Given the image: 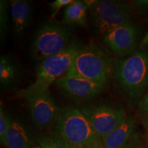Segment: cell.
<instances>
[{
    "instance_id": "30bf717a",
    "label": "cell",
    "mask_w": 148,
    "mask_h": 148,
    "mask_svg": "<svg viewBox=\"0 0 148 148\" xmlns=\"http://www.w3.org/2000/svg\"><path fill=\"white\" fill-rule=\"evenodd\" d=\"M138 30L132 23L116 27L103 36V42L116 56H125L135 49Z\"/></svg>"
},
{
    "instance_id": "5bb4252c",
    "label": "cell",
    "mask_w": 148,
    "mask_h": 148,
    "mask_svg": "<svg viewBox=\"0 0 148 148\" xmlns=\"http://www.w3.org/2000/svg\"><path fill=\"white\" fill-rule=\"evenodd\" d=\"M34 145L30 135L18 120L10 118L5 146L6 148H30Z\"/></svg>"
},
{
    "instance_id": "d6986e66",
    "label": "cell",
    "mask_w": 148,
    "mask_h": 148,
    "mask_svg": "<svg viewBox=\"0 0 148 148\" xmlns=\"http://www.w3.org/2000/svg\"><path fill=\"white\" fill-rule=\"evenodd\" d=\"M123 148H148V137L141 133H134Z\"/></svg>"
},
{
    "instance_id": "3957f363",
    "label": "cell",
    "mask_w": 148,
    "mask_h": 148,
    "mask_svg": "<svg viewBox=\"0 0 148 148\" xmlns=\"http://www.w3.org/2000/svg\"><path fill=\"white\" fill-rule=\"evenodd\" d=\"M115 77L130 98L136 99L148 86V51H136L116 64Z\"/></svg>"
},
{
    "instance_id": "7402d4cb",
    "label": "cell",
    "mask_w": 148,
    "mask_h": 148,
    "mask_svg": "<svg viewBox=\"0 0 148 148\" xmlns=\"http://www.w3.org/2000/svg\"><path fill=\"white\" fill-rule=\"evenodd\" d=\"M134 3L138 10L148 12V0H137L134 1Z\"/></svg>"
},
{
    "instance_id": "52a82bcc",
    "label": "cell",
    "mask_w": 148,
    "mask_h": 148,
    "mask_svg": "<svg viewBox=\"0 0 148 148\" xmlns=\"http://www.w3.org/2000/svg\"><path fill=\"white\" fill-rule=\"evenodd\" d=\"M80 110L87 117L97 136L101 139L110 134L125 118L123 108L108 105L90 106L82 108Z\"/></svg>"
},
{
    "instance_id": "603a6c76",
    "label": "cell",
    "mask_w": 148,
    "mask_h": 148,
    "mask_svg": "<svg viewBox=\"0 0 148 148\" xmlns=\"http://www.w3.org/2000/svg\"><path fill=\"white\" fill-rule=\"evenodd\" d=\"M86 148H106L101 138L97 137Z\"/></svg>"
},
{
    "instance_id": "8fae6325",
    "label": "cell",
    "mask_w": 148,
    "mask_h": 148,
    "mask_svg": "<svg viewBox=\"0 0 148 148\" xmlns=\"http://www.w3.org/2000/svg\"><path fill=\"white\" fill-rule=\"evenodd\" d=\"M10 5L14 34L20 38L25 34L32 20V3L26 0H12Z\"/></svg>"
},
{
    "instance_id": "44dd1931",
    "label": "cell",
    "mask_w": 148,
    "mask_h": 148,
    "mask_svg": "<svg viewBox=\"0 0 148 148\" xmlns=\"http://www.w3.org/2000/svg\"><path fill=\"white\" fill-rule=\"evenodd\" d=\"M74 1H75V0H56V1L50 3L51 16L54 17L61 8L64 6H67V5L73 3Z\"/></svg>"
},
{
    "instance_id": "e0dca14e",
    "label": "cell",
    "mask_w": 148,
    "mask_h": 148,
    "mask_svg": "<svg viewBox=\"0 0 148 148\" xmlns=\"http://www.w3.org/2000/svg\"><path fill=\"white\" fill-rule=\"evenodd\" d=\"M9 4L10 3L6 0L0 1V36L1 41L5 40L8 30Z\"/></svg>"
},
{
    "instance_id": "8992f818",
    "label": "cell",
    "mask_w": 148,
    "mask_h": 148,
    "mask_svg": "<svg viewBox=\"0 0 148 148\" xmlns=\"http://www.w3.org/2000/svg\"><path fill=\"white\" fill-rule=\"evenodd\" d=\"M89 10L95 32L103 36L116 27L131 23L133 15L132 5L120 1H95Z\"/></svg>"
},
{
    "instance_id": "5b68a950",
    "label": "cell",
    "mask_w": 148,
    "mask_h": 148,
    "mask_svg": "<svg viewBox=\"0 0 148 148\" xmlns=\"http://www.w3.org/2000/svg\"><path fill=\"white\" fill-rule=\"evenodd\" d=\"M70 25L51 21L38 29L31 44V56L37 62L62 52L71 43Z\"/></svg>"
},
{
    "instance_id": "9c48e42d",
    "label": "cell",
    "mask_w": 148,
    "mask_h": 148,
    "mask_svg": "<svg viewBox=\"0 0 148 148\" xmlns=\"http://www.w3.org/2000/svg\"><path fill=\"white\" fill-rule=\"evenodd\" d=\"M55 84L69 95L80 99L96 97L104 87V85L69 71L56 81Z\"/></svg>"
},
{
    "instance_id": "9a60e30c",
    "label": "cell",
    "mask_w": 148,
    "mask_h": 148,
    "mask_svg": "<svg viewBox=\"0 0 148 148\" xmlns=\"http://www.w3.org/2000/svg\"><path fill=\"white\" fill-rule=\"evenodd\" d=\"M90 6L86 1H75L65 7L63 12V22L67 25L77 24L86 26L87 21V10Z\"/></svg>"
},
{
    "instance_id": "cb8c5ba5",
    "label": "cell",
    "mask_w": 148,
    "mask_h": 148,
    "mask_svg": "<svg viewBox=\"0 0 148 148\" xmlns=\"http://www.w3.org/2000/svg\"><path fill=\"white\" fill-rule=\"evenodd\" d=\"M148 44V33L145 35V36L144 37L143 40L141 42V46H145Z\"/></svg>"
},
{
    "instance_id": "4fadbf2b",
    "label": "cell",
    "mask_w": 148,
    "mask_h": 148,
    "mask_svg": "<svg viewBox=\"0 0 148 148\" xmlns=\"http://www.w3.org/2000/svg\"><path fill=\"white\" fill-rule=\"evenodd\" d=\"M21 69L19 64L10 55L0 58V86L1 90L13 87L19 81Z\"/></svg>"
},
{
    "instance_id": "2e32d148",
    "label": "cell",
    "mask_w": 148,
    "mask_h": 148,
    "mask_svg": "<svg viewBox=\"0 0 148 148\" xmlns=\"http://www.w3.org/2000/svg\"><path fill=\"white\" fill-rule=\"evenodd\" d=\"M38 142L42 148H73L55 131L42 135Z\"/></svg>"
},
{
    "instance_id": "277c9868",
    "label": "cell",
    "mask_w": 148,
    "mask_h": 148,
    "mask_svg": "<svg viewBox=\"0 0 148 148\" xmlns=\"http://www.w3.org/2000/svg\"><path fill=\"white\" fill-rule=\"evenodd\" d=\"M53 131L73 148H86L98 137L87 117L73 106L61 110Z\"/></svg>"
},
{
    "instance_id": "6da1fadb",
    "label": "cell",
    "mask_w": 148,
    "mask_h": 148,
    "mask_svg": "<svg viewBox=\"0 0 148 148\" xmlns=\"http://www.w3.org/2000/svg\"><path fill=\"white\" fill-rule=\"evenodd\" d=\"M81 47L77 42L72 40L62 52L38 62L34 82L27 87L18 90L16 96L28 101L47 92L53 82H56L67 73Z\"/></svg>"
},
{
    "instance_id": "d4e9b609",
    "label": "cell",
    "mask_w": 148,
    "mask_h": 148,
    "mask_svg": "<svg viewBox=\"0 0 148 148\" xmlns=\"http://www.w3.org/2000/svg\"><path fill=\"white\" fill-rule=\"evenodd\" d=\"M30 148H42V147H40L39 145H33L32 147H30Z\"/></svg>"
},
{
    "instance_id": "ffe728a7",
    "label": "cell",
    "mask_w": 148,
    "mask_h": 148,
    "mask_svg": "<svg viewBox=\"0 0 148 148\" xmlns=\"http://www.w3.org/2000/svg\"><path fill=\"white\" fill-rule=\"evenodd\" d=\"M138 112L143 124L148 126V91L138 105Z\"/></svg>"
},
{
    "instance_id": "7a4b0ae2",
    "label": "cell",
    "mask_w": 148,
    "mask_h": 148,
    "mask_svg": "<svg viewBox=\"0 0 148 148\" xmlns=\"http://www.w3.org/2000/svg\"><path fill=\"white\" fill-rule=\"evenodd\" d=\"M68 71L105 86L114 71L113 61L103 49L90 44L79 49Z\"/></svg>"
},
{
    "instance_id": "7c38bea8",
    "label": "cell",
    "mask_w": 148,
    "mask_h": 148,
    "mask_svg": "<svg viewBox=\"0 0 148 148\" xmlns=\"http://www.w3.org/2000/svg\"><path fill=\"white\" fill-rule=\"evenodd\" d=\"M136 121L130 116H125L120 124L106 137L102 138L106 148H123L134 135Z\"/></svg>"
},
{
    "instance_id": "ac0fdd59",
    "label": "cell",
    "mask_w": 148,
    "mask_h": 148,
    "mask_svg": "<svg viewBox=\"0 0 148 148\" xmlns=\"http://www.w3.org/2000/svg\"><path fill=\"white\" fill-rule=\"evenodd\" d=\"M10 116L5 111L2 104H1V107H0V140H1V144L4 146L6 142L7 133L10 127Z\"/></svg>"
},
{
    "instance_id": "ba28073f",
    "label": "cell",
    "mask_w": 148,
    "mask_h": 148,
    "mask_svg": "<svg viewBox=\"0 0 148 148\" xmlns=\"http://www.w3.org/2000/svg\"><path fill=\"white\" fill-rule=\"evenodd\" d=\"M30 109L31 117L36 127L46 128L55 124L61 110L49 91L27 101Z\"/></svg>"
}]
</instances>
